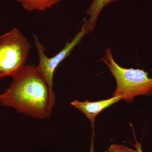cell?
<instances>
[{
	"label": "cell",
	"mask_w": 152,
	"mask_h": 152,
	"mask_svg": "<svg viewBox=\"0 0 152 152\" xmlns=\"http://www.w3.org/2000/svg\"><path fill=\"white\" fill-rule=\"evenodd\" d=\"M89 32L84 22L80 31L76 34L73 39L67 42L65 47L57 54L50 58L45 53V47L39 42L37 36H34L35 44L37 49L39 58V64L37 66L51 89L53 90L54 75L57 67L71 54L73 50L80 42L82 39Z\"/></svg>",
	"instance_id": "cell-4"
},
{
	"label": "cell",
	"mask_w": 152,
	"mask_h": 152,
	"mask_svg": "<svg viewBox=\"0 0 152 152\" xmlns=\"http://www.w3.org/2000/svg\"><path fill=\"white\" fill-rule=\"evenodd\" d=\"M94 130H92V133L91 140V146H90V149L89 152H95L94 142Z\"/></svg>",
	"instance_id": "cell-9"
},
{
	"label": "cell",
	"mask_w": 152,
	"mask_h": 152,
	"mask_svg": "<svg viewBox=\"0 0 152 152\" xmlns=\"http://www.w3.org/2000/svg\"><path fill=\"white\" fill-rule=\"evenodd\" d=\"M122 100L120 96H113L107 99L96 102H80L78 100L72 101L71 105L75 108L89 120L92 127V130H94V124L96 117L104 110Z\"/></svg>",
	"instance_id": "cell-5"
},
{
	"label": "cell",
	"mask_w": 152,
	"mask_h": 152,
	"mask_svg": "<svg viewBox=\"0 0 152 152\" xmlns=\"http://www.w3.org/2000/svg\"><path fill=\"white\" fill-rule=\"evenodd\" d=\"M107 151V152H137L136 150L133 149L124 145L118 144L111 145Z\"/></svg>",
	"instance_id": "cell-8"
},
{
	"label": "cell",
	"mask_w": 152,
	"mask_h": 152,
	"mask_svg": "<svg viewBox=\"0 0 152 152\" xmlns=\"http://www.w3.org/2000/svg\"><path fill=\"white\" fill-rule=\"evenodd\" d=\"M117 1L118 0H93L86 12L89 18L84 21L89 31H92L94 29L98 17L104 8Z\"/></svg>",
	"instance_id": "cell-6"
},
{
	"label": "cell",
	"mask_w": 152,
	"mask_h": 152,
	"mask_svg": "<svg viewBox=\"0 0 152 152\" xmlns=\"http://www.w3.org/2000/svg\"><path fill=\"white\" fill-rule=\"evenodd\" d=\"M102 60L116 82L113 96H120L122 100L130 102L137 96L152 95V78L149 77L148 72L142 69L121 66L114 60L110 48L106 49Z\"/></svg>",
	"instance_id": "cell-2"
},
{
	"label": "cell",
	"mask_w": 152,
	"mask_h": 152,
	"mask_svg": "<svg viewBox=\"0 0 152 152\" xmlns=\"http://www.w3.org/2000/svg\"><path fill=\"white\" fill-rule=\"evenodd\" d=\"M12 79L1 94L0 105L34 118H50L56 96L37 66L26 64Z\"/></svg>",
	"instance_id": "cell-1"
},
{
	"label": "cell",
	"mask_w": 152,
	"mask_h": 152,
	"mask_svg": "<svg viewBox=\"0 0 152 152\" xmlns=\"http://www.w3.org/2000/svg\"><path fill=\"white\" fill-rule=\"evenodd\" d=\"M135 144L134 145V146L137 151V152H143L142 149L141 143L139 142L136 139H135Z\"/></svg>",
	"instance_id": "cell-10"
},
{
	"label": "cell",
	"mask_w": 152,
	"mask_h": 152,
	"mask_svg": "<svg viewBox=\"0 0 152 152\" xmlns=\"http://www.w3.org/2000/svg\"><path fill=\"white\" fill-rule=\"evenodd\" d=\"M31 46L20 30L0 36V80L15 75L26 64Z\"/></svg>",
	"instance_id": "cell-3"
},
{
	"label": "cell",
	"mask_w": 152,
	"mask_h": 152,
	"mask_svg": "<svg viewBox=\"0 0 152 152\" xmlns=\"http://www.w3.org/2000/svg\"><path fill=\"white\" fill-rule=\"evenodd\" d=\"M104 152H107V150H106Z\"/></svg>",
	"instance_id": "cell-12"
},
{
	"label": "cell",
	"mask_w": 152,
	"mask_h": 152,
	"mask_svg": "<svg viewBox=\"0 0 152 152\" xmlns=\"http://www.w3.org/2000/svg\"><path fill=\"white\" fill-rule=\"evenodd\" d=\"M28 12L34 10L45 11L59 3L61 0H16Z\"/></svg>",
	"instance_id": "cell-7"
},
{
	"label": "cell",
	"mask_w": 152,
	"mask_h": 152,
	"mask_svg": "<svg viewBox=\"0 0 152 152\" xmlns=\"http://www.w3.org/2000/svg\"><path fill=\"white\" fill-rule=\"evenodd\" d=\"M1 94H0V102H1Z\"/></svg>",
	"instance_id": "cell-11"
}]
</instances>
